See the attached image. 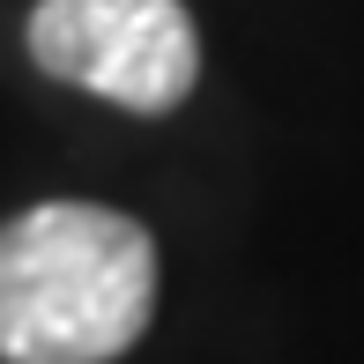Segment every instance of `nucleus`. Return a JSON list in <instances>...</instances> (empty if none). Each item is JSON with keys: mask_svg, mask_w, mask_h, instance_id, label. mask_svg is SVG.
<instances>
[{"mask_svg": "<svg viewBox=\"0 0 364 364\" xmlns=\"http://www.w3.org/2000/svg\"><path fill=\"white\" fill-rule=\"evenodd\" d=\"M156 312V238L97 201H38L0 223V357L112 364Z\"/></svg>", "mask_w": 364, "mask_h": 364, "instance_id": "obj_1", "label": "nucleus"}, {"mask_svg": "<svg viewBox=\"0 0 364 364\" xmlns=\"http://www.w3.org/2000/svg\"><path fill=\"white\" fill-rule=\"evenodd\" d=\"M30 60L141 119L178 112L201 82V38L178 0H38Z\"/></svg>", "mask_w": 364, "mask_h": 364, "instance_id": "obj_2", "label": "nucleus"}]
</instances>
